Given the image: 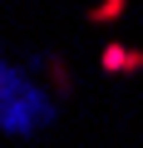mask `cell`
Returning <instances> with one entry per match:
<instances>
[{"mask_svg": "<svg viewBox=\"0 0 143 148\" xmlns=\"http://www.w3.org/2000/svg\"><path fill=\"white\" fill-rule=\"evenodd\" d=\"M123 10H128V0H104V5H89V20L104 25V20H118Z\"/></svg>", "mask_w": 143, "mask_h": 148, "instance_id": "obj_4", "label": "cell"}, {"mask_svg": "<svg viewBox=\"0 0 143 148\" xmlns=\"http://www.w3.org/2000/svg\"><path fill=\"white\" fill-rule=\"evenodd\" d=\"M59 119V99L35 84V74L25 64H15L0 49V133L10 138H35Z\"/></svg>", "mask_w": 143, "mask_h": 148, "instance_id": "obj_1", "label": "cell"}, {"mask_svg": "<svg viewBox=\"0 0 143 148\" xmlns=\"http://www.w3.org/2000/svg\"><path fill=\"white\" fill-rule=\"evenodd\" d=\"M25 69H30V74H44V79L54 84V99L74 94V74H69L64 54H54V49H40V54H30V59H25Z\"/></svg>", "mask_w": 143, "mask_h": 148, "instance_id": "obj_2", "label": "cell"}, {"mask_svg": "<svg viewBox=\"0 0 143 148\" xmlns=\"http://www.w3.org/2000/svg\"><path fill=\"white\" fill-rule=\"evenodd\" d=\"M99 69H104V74H138V69H143V49L114 40V45L99 49Z\"/></svg>", "mask_w": 143, "mask_h": 148, "instance_id": "obj_3", "label": "cell"}]
</instances>
